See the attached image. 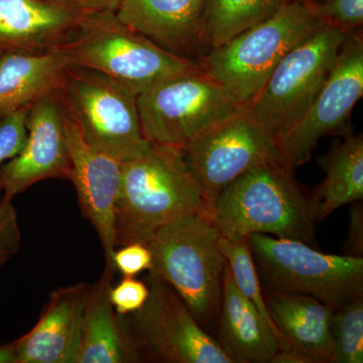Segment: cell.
Instances as JSON below:
<instances>
[{
  "instance_id": "6da1fadb",
  "label": "cell",
  "mask_w": 363,
  "mask_h": 363,
  "mask_svg": "<svg viewBox=\"0 0 363 363\" xmlns=\"http://www.w3.org/2000/svg\"><path fill=\"white\" fill-rule=\"evenodd\" d=\"M196 212L210 213V209L181 149L150 143L140 156L121 162L114 218L116 247L147 245L157 229Z\"/></svg>"
},
{
  "instance_id": "7a4b0ae2",
  "label": "cell",
  "mask_w": 363,
  "mask_h": 363,
  "mask_svg": "<svg viewBox=\"0 0 363 363\" xmlns=\"http://www.w3.org/2000/svg\"><path fill=\"white\" fill-rule=\"evenodd\" d=\"M210 215L225 238L272 234L316 245L311 197L298 185L293 169L279 161L255 167L227 186Z\"/></svg>"
},
{
  "instance_id": "3957f363",
  "label": "cell",
  "mask_w": 363,
  "mask_h": 363,
  "mask_svg": "<svg viewBox=\"0 0 363 363\" xmlns=\"http://www.w3.org/2000/svg\"><path fill=\"white\" fill-rule=\"evenodd\" d=\"M321 26L311 2L285 0L266 20L211 49L203 70L247 106L281 60Z\"/></svg>"
},
{
  "instance_id": "277c9868",
  "label": "cell",
  "mask_w": 363,
  "mask_h": 363,
  "mask_svg": "<svg viewBox=\"0 0 363 363\" xmlns=\"http://www.w3.org/2000/svg\"><path fill=\"white\" fill-rule=\"evenodd\" d=\"M221 238L211 215L196 212L162 226L145 245L152 255L149 272L167 281L200 322L220 305L227 266Z\"/></svg>"
},
{
  "instance_id": "5b68a950",
  "label": "cell",
  "mask_w": 363,
  "mask_h": 363,
  "mask_svg": "<svg viewBox=\"0 0 363 363\" xmlns=\"http://www.w3.org/2000/svg\"><path fill=\"white\" fill-rule=\"evenodd\" d=\"M66 44L73 66L100 72L138 94L167 79L203 70L201 63L164 49L109 11L86 14Z\"/></svg>"
},
{
  "instance_id": "8992f818",
  "label": "cell",
  "mask_w": 363,
  "mask_h": 363,
  "mask_svg": "<svg viewBox=\"0 0 363 363\" xmlns=\"http://www.w3.org/2000/svg\"><path fill=\"white\" fill-rule=\"evenodd\" d=\"M58 93L67 116L92 149L121 162L149 149L138 116V94L128 86L92 69L71 66Z\"/></svg>"
},
{
  "instance_id": "52a82bcc",
  "label": "cell",
  "mask_w": 363,
  "mask_h": 363,
  "mask_svg": "<svg viewBox=\"0 0 363 363\" xmlns=\"http://www.w3.org/2000/svg\"><path fill=\"white\" fill-rule=\"evenodd\" d=\"M245 107L204 70L167 79L138 95V116L147 140L177 149Z\"/></svg>"
},
{
  "instance_id": "ba28073f",
  "label": "cell",
  "mask_w": 363,
  "mask_h": 363,
  "mask_svg": "<svg viewBox=\"0 0 363 363\" xmlns=\"http://www.w3.org/2000/svg\"><path fill=\"white\" fill-rule=\"evenodd\" d=\"M248 242L271 292L312 296L334 311L362 297V257L327 255L267 234H250Z\"/></svg>"
},
{
  "instance_id": "9c48e42d",
  "label": "cell",
  "mask_w": 363,
  "mask_h": 363,
  "mask_svg": "<svg viewBox=\"0 0 363 363\" xmlns=\"http://www.w3.org/2000/svg\"><path fill=\"white\" fill-rule=\"evenodd\" d=\"M350 33L335 26H320L281 60L247 105L250 116L274 142L323 85Z\"/></svg>"
},
{
  "instance_id": "30bf717a",
  "label": "cell",
  "mask_w": 363,
  "mask_h": 363,
  "mask_svg": "<svg viewBox=\"0 0 363 363\" xmlns=\"http://www.w3.org/2000/svg\"><path fill=\"white\" fill-rule=\"evenodd\" d=\"M150 294L140 310L123 315L140 357L169 363H235L203 330L183 298L159 276L147 277Z\"/></svg>"
},
{
  "instance_id": "8fae6325",
  "label": "cell",
  "mask_w": 363,
  "mask_h": 363,
  "mask_svg": "<svg viewBox=\"0 0 363 363\" xmlns=\"http://www.w3.org/2000/svg\"><path fill=\"white\" fill-rule=\"evenodd\" d=\"M362 95L363 37L354 30L311 102L274 138L281 162L292 169L304 164L323 136L345 130Z\"/></svg>"
},
{
  "instance_id": "7c38bea8",
  "label": "cell",
  "mask_w": 363,
  "mask_h": 363,
  "mask_svg": "<svg viewBox=\"0 0 363 363\" xmlns=\"http://www.w3.org/2000/svg\"><path fill=\"white\" fill-rule=\"evenodd\" d=\"M210 212L222 191L247 171L279 161L274 140L245 111L198 136L183 149Z\"/></svg>"
},
{
  "instance_id": "4fadbf2b",
  "label": "cell",
  "mask_w": 363,
  "mask_h": 363,
  "mask_svg": "<svg viewBox=\"0 0 363 363\" xmlns=\"http://www.w3.org/2000/svg\"><path fill=\"white\" fill-rule=\"evenodd\" d=\"M26 140L21 152L0 167L2 200L49 179L69 180L71 161L65 133V112L58 89L30 107L26 118Z\"/></svg>"
},
{
  "instance_id": "5bb4252c",
  "label": "cell",
  "mask_w": 363,
  "mask_h": 363,
  "mask_svg": "<svg viewBox=\"0 0 363 363\" xmlns=\"http://www.w3.org/2000/svg\"><path fill=\"white\" fill-rule=\"evenodd\" d=\"M65 112V111H64ZM65 133L71 161L72 182L78 195L83 216L94 227L106 269L116 272V204L121 187V162L92 149L65 112Z\"/></svg>"
},
{
  "instance_id": "9a60e30c",
  "label": "cell",
  "mask_w": 363,
  "mask_h": 363,
  "mask_svg": "<svg viewBox=\"0 0 363 363\" xmlns=\"http://www.w3.org/2000/svg\"><path fill=\"white\" fill-rule=\"evenodd\" d=\"M88 13L71 0H0V52L38 54L59 47Z\"/></svg>"
},
{
  "instance_id": "2e32d148",
  "label": "cell",
  "mask_w": 363,
  "mask_h": 363,
  "mask_svg": "<svg viewBox=\"0 0 363 363\" xmlns=\"http://www.w3.org/2000/svg\"><path fill=\"white\" fill-rule=\"evenodd\" d=\"M87 285L57 289L39 321L13 342L16 363H77Z\"/></svg>"
},
{
  "instance_id": "e0dca14e",
  "label": "cell",
  "mask_w": 363,
  "mask_h": 363,
  "mask_svg": "<svg viewBox=\"0 0 363 363\" xmlns=\"http://www.w3.org/2000/svg\"><path fill=\"white\" fill-rule=\"evenodd\" d=\"M206 0H121L117 20L164 49L180 56L204 44L203 11ZM194 60V59H193Z\"/></svg>"
},
{
  "instance_id": "ac0fdd59",
  "label": "cell",
  "mask_w": 363,
  "mask_h": 363,
  "mask_svg": "<svg viewBox=\"0 0 363 363\" xmlns=\"http://www.w3.org/2000/svg\"><path fill=\"white\" fill-rule=\"evenodd\" d=\"M116 272L105 267L94 284L87 286L77 363H135L142 362L123 315L111 301Z\"/></svg>"
},
{
  "instance_id": "d6986e66",
  "label": "cell",
  "mask_w": 363,
  "mask_h": 363,
  "mask_svg": "<svg viewBox=\"0 0 363 363\" xmlns=\"http://www.w3.org/2000/svg\"><path fill=\"white\" fill-rule=\"evenodd\" d=\"M71 66L66 43L38 54L4 52L0 56V119L30 108L58 89Z\"/></svg>"
},
{
  "instance_id": "ffe728a7",
  "label": "cell",
  "mask_w": 363,
  "mask_h": 363,
  "mask_svg": "<svg viewBox=\"0 0 363 363\" xmlns=\"http://www.w3.org/2000/svg\"><path fill=\"white\" fill-rule=\"evenodd\" d=\"M264 300L286 347L305 353L315 363L332 362V308L305 294L271 292Z\"/></svg>"
},
{
  "instance_id": "44dd1931",
  "label": "cell",
  "mask_w": 363,
  "mask_h": 363,
  "mask_svg": "<svg viewBox=\"0 0 363 363\" xmlns=\"http://www.w3.org/2000/svg\"><path fill=\"white\" fill-rule=\"evenodd\" d=\"M223 347L236 362H271L281 342L257 308L238 290L228 266L221 294Z\"/></svg>"
},
{
  "instance_id": "7402d4cb",
  "label": "cell",
  "mask_w": 363,
  "mask_h": 363,
  "mask_svg": "<svg viewBox=\"0 0 363 363\" xmlns=\"http://www.w3.org/2000/svg\"><path fill=\"white\" fill-rule=\"evenodd\" d=\"M325 173L323 183L311 196L317 222L339 208L363 198V138L348 133L331 145L319 160Z\"/></svg>"
},
{
  "instance_id": "603a6c76",
  "label": "cell",
  "mask_w": 363,
  "mask_h": 363,
  "mask_svg": "<svg viewBox=\"0 0 363 363\" xmlns=\"http://www.w3.org/2000/svg\"><path fill=\"white\" fill-rule=\"evenodd\" d=\"M285 0H206L202 18L204 44L210 49L266 20Z\"/></svg>"
},
{
  "instance_id": "cb8c5ba5",
  "label": "cell",
  "mask_w": 363,
  "mask_h": 363,
  "mask_svg": "<svg viewBox=\"0 0 363 363\" xmlns=\"http://www.w3.org/2000/svg\"><path fill=\"white\" fill-rule=\"evenodd\" d=\"M221 250L225 257L227 266L231 272V276L238 290L245 297H247L257 311L264 318L269 328L274 332L281 342V348H286V342L283 336L279 333L271 314L267 309L266 300L262 295L260 285L259 274L255 264L252 250H250L248 238L230 240L222 236L220 240Z\"/></svg>"
},
{
  "instance_id": "d4e9b609",
  "label": "cell",
  "mask_w": 363,
  "mask_h": 363,
  "mask_svg": "<svg viewBox=\"0 0 363 363\" xmlns=\"http://www.w3.org/2000/svg\"><path fill=\"white\" fill-rule=\"evenodd\" d=\"M331 363L363 362V298L335 310L332 317Z\"/></svg>"
},
{
  "instance_id": "484cf974",
  "label": "cell",
  "mask_w": 363,
  "mask_h": 363,
  "mask_svg": "<svg viewBox=\"0 0 363 363\" xmlns=\"http://www.w3.org/2000/svg\"><path fill=\"white\" fill-rule=\"evenodd\" d=\"M315 16L323 25L354 32L363 23V0H327L323 4H311Z\"/></svg>"
},
{
  "instance_id": "4316f807",
  "label": "cell",
  "mask_w": 363,
  "mask_h": 363,
  "mask_svg": "<svg viewBox=\"0 0 363 363\" xmlns=\"http://www.w3.org/2000/svg\"><path fill=\"white\" fill-rule=\"evenodd\" d=\"M28 109L11 114L0 119V167L16 157L23 149L28 135L26 118ZM2 200L0 189V203Z\"/></svg>"
},
{
  "instance_id": "83f0119b",
  "label": "cell",
  "mask_w": 363,
  "mask_h": 363,
  "mask_svg": "<svg viewBox=\"0 0 363 363\" xmlns=\"http://www.w3.org/2000/svg\"><path fill=\"white\" fill-rule=\"evenodd\" d=\"M21 233L13 201L0 203V269L20 252Z\"/></svg>"
},
{
  "instance_id": "f1b7e54d",
  "label": "cell",
  "mask_w": 363,
  "mask_h": 363,
  "mask_svg": "<svg viewBox=\"0 0 363 363\" xmlns=\"http://www.w3.org/2000/svg\"><path fill=\"white\" fill-rule=\"evenodd\" d=\"M149 285L135 277H123L111 286V301L118 315H128L140 310L149 297Z\"/></svg>"
},
{
  "instance_id": "f546056e",
  "label": "cell",
  "mask_w": 363,
  "mask_h": 363,
  "mask_svg": "<svg viewBox=\"0 0 363 363\" xmlns=\"http://www.w3.org/2000/svg\"><path fill=\"white\" fill-rule=\"evenodd\" d=\"M112 262L116 271L123 277H135L152 269V252L147 245L140 242L128 243L116 250Z\"/></svg>"
},
{
  "instance_id": "4dcf8cb0",
  "label": "cell",
  "mask_w": 363,
  "mask_h": 363,
  "mask_svg": "<svg viewBox=\"0 0 363 363\" xmlns=\"http://www.w3.org/2000/svg\"><path fill=\"white\" fill-rule=\"evenodd\" d=\"M346 255L362 257L363 255V211L362 205L357 204L350 211L348 240L346 242Z\"/></svg>"
},
{
  "instance_id": "1f68e13d",
  "label": "cell",
  "mask_w": 363,
  "mask_h": 363,
  "mask_svg": "<svg viewBox=\"0 0 363 363\" xmlns=\"http://www.w3.org/2000/svg\"><path fill=\"white\" fill-rule=\"evenodd\" d=\"M72 1L90 13H102V11L116 13L121 0H72Z\"/></svg>"
},
{
  "instance_id": "d6a6232c",
  "label": "cell",
  "mask_w": 363,
  "mask_h": 363,
  "mask_svg": "<svg viewBox=\"0 0 363 363\" xmlns=\"http://www.w3.org/2000/svg\"><path fill=\"white\" fill-rule=\"evenodd\" d=\"M271 363H315L311 357L295 348H281L272 358Z\"/></svg>"
},
{
  "instance_id": "836d02e7",
  "label": "cell",
  "mask_w": 363,
  "mask_h": 363,
  "mask_svg": "<svg viewBox=\"0 0 363 363\" xmlns=\"http://www.w3.org/2000/svg\"><path fill=\"white\" fill-rule=\"evenodd\" d=\"M0 363H16L13 343L0 346Z\"/></svg>"
},
{
  "instance_id": "e575fe53",
  "label": "cell",
  "mask_w": 363,
  "mask_h": 363,
  "mask_svg": "<svg viewBox=\"0 0 363 363\" xmlns=\"http://www.w3.org/2000/svg\"><path fill=\"white\" fill-rule=\"evenodd\" d=\"M1 55H2V52H0V56H1Z\"/></svg>"
},
{
  "instance_id": "d590c367",
  "label": "cell",
  "mask_w": 363,
  "mask_h": 363,
  "mask_svg": "<svg viewBox=\"0 0 363 363\" xmlns=\"http://www.w3.org/2000/svg\"><path fill=\"white\" fill-rule=\"evenodd\" d=\"M71 1H72V0H71ZM74 4H75V2H74Z\"/></svg>"
}]
</instances>
